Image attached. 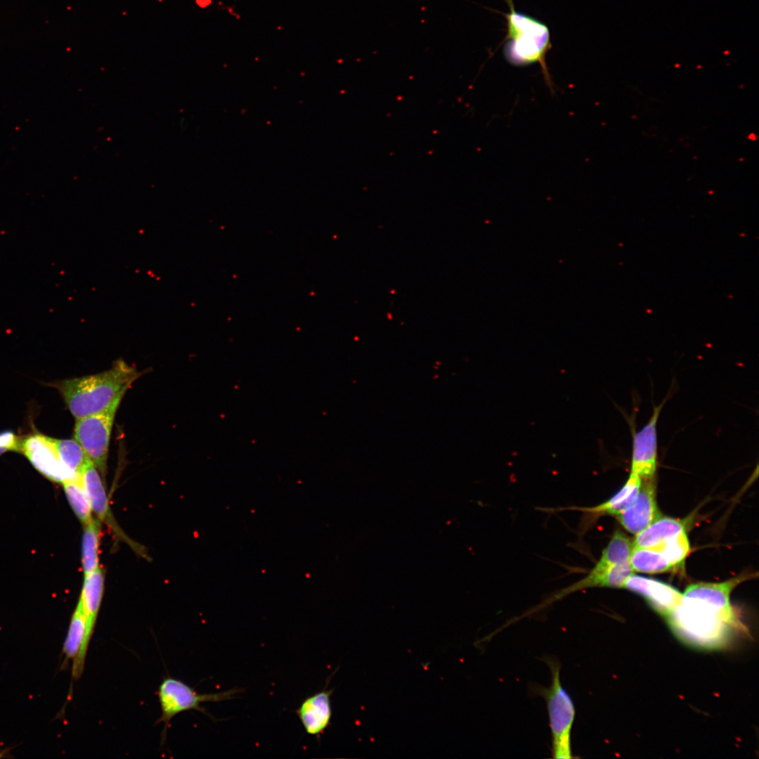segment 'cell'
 <instances>
[{"mask_svg":"<svg viewBox=\"0 0 759 759\" xmlns=\"http://www.w3.org/2000/svg\"><path fill=\"white\" fill-rule=\"evenodd\" d=\"M82 484L90 502L92 512L101 523H105L114 534L121 538L129 545L142 553L138 550V545L131 541L119 528L112 512H111L108 495L99 471L90 460L81 474Z\"/></svg>","mask_w":759,"mask_h":759,"instance_id":"obj_10","label":"cell"},{"mask_svg":"<svg viewBox=\"0 0 759 759\" xmlns=\"http://www.w3.org/2000/svg\"><path fill=\"white\" fill-rule=\"evenodd\" d=\"M675 635L685 644L706 650L726 647L742 624L734 611L723 610L708 602L682 598L665 617Z\"/></svg>","mask_w":759,"mask_h":759,"instance_id":"obj_1","label":"cell"},{"mask_svg":"<svg viewBox=\"0 0 759 759\" xmlns=\"http://www.w3.org/2000/svg\"><path fill=\"white\" fill-rule=\"evenodd\" d=\"M641 485V479L630 474L624 486L606 501L592 507H571L561 510H573L583 512L584 517L588 519V524L592 519L603 515L615 516L629 507L635 500Z\"/></svg>","mask_w":759,"mask_h":759,"instance_id":"obj_14","label":"cell"},{"mask_svg":"<svg viewBox=\"0 0 759 759\" xmlns=\"http://www.w3.org/2000/svg\"><path fill=\"white\" fill-rule=\"evenodd\" d=\"M685 522L671 517H660L636 534L634 547L659 549L663 543L683 529Z\"/></svg>","mask_w":759,"mask_h":759,"instance_id":"obj_17","label":"cell"},{"mask_svg":"<svg viewBox=\"0 0 759 759\" xmlns=\"http://www.w3.org/2000/svg\"><path fill=\"white\" fill-rule=\"evenodd\" d=\"M84 526L82 560L84 573L86 575L99 566L98 548L101 535V522L97 518H93Z\"/></svg>","mask_w":759,"mask_h":759,"instance_id":"obj_19","label":"cell"},{"mask_svg":"<svg viewBox=\"0 0 759 759\" xmlns=\"http://www.w3.org/2000/svg\"><path fill=\"white\" fill-rule=\"evenodd\" d=\"M91 638L87 632L86 617L80 605L77 606L72 615L67 635L63 643L62 654L63 660L61 668L65 669L72 661V675L74 680L82 676L86 654Z\"/></svg>","mask_w":759,"mask_h":759,"instance_id":"obj_11","label":"cell"},{"mask_svg":"<svg viewBox=\"0 0 759 759\" xmlns=\"http://www.w3.org/2000/svg\"><path fill=\"white\" fill-rule=\"evenodd\" d=\"M104 592V574L100 566L84 575V580L78 601L86 617L87 632L91 638L96 626Z\"/></svg>","mask_w":759,"mask_h":759,"instance_id":"obj_15","label":"cell"},{"mask_svg":"<svg viewBox=\"0 0 759 759\" xmlns=\"http://www.w3.org/2000/svg\"><path fill=\"white\" fill-rule=\"evenodd\" d=\"M242 689L234 688L216 693L199 694L193 688L182 681L172 678H165L157 691L158 700L161 708V715L156 723L164 724L165 738L167 729L174 717L184 711L195 710L208 716L207 711L201 706L205 702H220L235 698Z\"/></svg>","mask_w":759,"mask_h":759,"instance_id":"obj_6","label":"cell"},{"mask_svg":"<svg viewBox=\"0 0 759 759\" xmlns=\"http://www.w3.org/2000/svg\"><path fill=\"white\" fill-rule=\"evenodd\" d=\"M629 562L637 572L661 573L674 569L658 549L632 547Z\"/></svg>","mask_w":759,"mask_h":759,"instance_id":"obj_18","label":"cell"},{"mask_svg":"<svg viewBox=\"0 0 759 759\" xmlns=\"http://www.w3.org/2000/svg\"><path fill=\"white\" fill-rule=\"evenodd\" d=\"M20 452L33 467L47 479L58 483L76 475L61 461L56 439L36 433L21 439Z\"/></svg>","mask_w":759,"mask_h":759,"instance_id":"obj_7","label":"cell"},{"mask_svg":"<svg viewBox=\"0 0 759 759\" xmlns=\"http://www.w3.org/2000/svg\"><path fill=\"white\" fill-rule=\"evenodd\" d=\"M623 588L636 592L646 599L659 614L666 617L680 603L682 594L665 583L632 574Z\"/></svg>","mask_w":759,"mask_h":759,"instance_id":"obj_12","label":"cell"},{"mask_svg":"<svg viewBox=\"0 0 759 759\" xmlns=\"http://www.w3.org/2000/svg\"><path fill=\"white\" fill-rule=\"evenodd\" d=\"M552 675L549 687L538 689L546 701L552 735V752L557 759L572 758L571 732L575 718L573 701L562 685L560 665L551 659H545Z\"/></svg>","mask_w":759,"mask_h":759,"instance_id":"obj_4","label":"cell"},{"mask_svg":"<svg viewBox=\"0 0 759 759\" xmlns=\"http://www.w3.org/2000/svg\"><path fill=\"white\" fill-rule=\"evenodd\" d=\"M56 444L63 463L76 475H81L90 461L75 439H57Z\"/></svg>","mask_w":759,"mask_h":759,"instance_id":"obj_21","label":"cell"},{"mask_svg":"<svg viewBox=\"0 0 759 759\" xmlns=\"http://www.w3.org/2000/svg\"><path fill=\"white\" fill-rule=\"evenodd\" d=\"M332 694V689H325L306 698L297 709L296 713L307 734L319 737L329 726Z\"/></svg>","mask_w":759,"mask_h":759,"instance_id":"obj_13","label":"cell"},{"mask_svg":"<svg viewBox=\"0 0 759 759\" xmlns=\"http://www.w3.org/2000/svg\"><path fill=\"white\" fill-rule=\"evenodd\" d=\"M134 367L123 360L96 374L67 379L55 383L68 410L75 419L103 411L115 399L124 396L140 376Z\"/></svg>","mask_w":759,"mask_h":759,"instance_id":"obj_2","label":"cell"},{"mask_svg":"<svg viewBox=\"0 0 759 759\" xmlns=\"http://www.w3.org/2000/svg\"><path fill=\"white\" fill-rule=\"evenodd\" d=\"M21 439L11 431L0 432V446L8 451H20Z\"/></svg>","mask_w":759,"mask_h":759,"instance_id":"obj_23","label":"cell"},{"mask_svg":"<svg viewBox=\"0 0 759 759\" xmlns=\"http://www.w3.org/2000/svg\"><path fill=\"white\" fill-rule=\"evenodd\" d=\"M510 11L505 14L507 35L503 46L506 60L515 66L540 65L545 82L551 91L553 84L545 57L551 48L548 27L539 20L516 11L512 0H506Z\"/></svg>","mask_w":759,"mask_h":759,"instance_id":"obj_3","label":"cell"},{"mask_svg":"<svg viewBox=\"0 0 759 759\" xmlns=\"http://www.w3.org/2000/svg\"><path fill=\"white\" fill-rule=\"evenodd\" d=\"M661 516L656 500L655 477H653L641 479L635 500L614 517L628 531L636 535Z\"/></svg>","mask_w":759,"mask_h":759,"instance_id":"obj_9","label":"cell"},{"mask_svg":"<svg viewBox=\"0 0 759 759\" xmlns=\"http://www.w3.org/2000/svg\"><path fill=\"white\" fill-rule=\"evenodd\" d=\"M63 486L73 512L83 525L86 524L92 520L93 512L81 475L66 480Z\"/></svg>","mask_w":759,"mask_h":759,"instance_id":"obj_20","label":"cell"},{"mask_svg":"<svg viewBox=\"0 0 759 759\" xmlns=\"http://www.w3.org/2000/svg\"><path fill=\"white\" fill-rule=\"evenodd\" d=\"M197 3L199 6L205 7L209 4L210 0H197Z\"/></svg>","mask_w":759,"mask_h":759,"instance_id":"obj_24","label":"cell"},{"mask_svg":"<svg viewBox=\"0 0 759 759\" xmlns=\"http://www.w3.org/2000/svg\"><path fill=\"white\" fill-rule=\"evenodd\" d=\"M7 451H8V450L6 448L0 446V455H2L3 453L7 452Z\"/></svg>","mask_w":759,"mask_h":759,"instance_id":"obj_25","label":"cell"},{"mask_svg":"<svg viewBox=\"0 0 759 759\" xmlns=\"http://www.w3.org/2000/svg\"><path fill=\"white\" fill-rule=\"evenodd\" d=\"M663 404L654 408L648 422L633 435L630 474L641 479L655 477L658 458L656 426Z\"/></svg>","mask_w":759,"mask_h":759,"instance_id":"obj_8","label":"cell"},{"mask_svg":"<svg viewBox=\"0 0 759 759\" xmlns=\"http://www.w3.org/2000/svg\"><path fill=\"white\" fill-rule=\"evenodd\" d=\"M124 396L101 412L76 419L74 438L103 477L107 472L110 441L117 409Z\"/></svg>","mask_w":759,"mask_h":759,"instance_id":"obj_5","label":"cell"},{"mask_svg":"<svg viewBox=\"0 0 759 759\" xmlns=\"http://www.w3.org/2000/svg\"><path fill=\"white\" fill-rule=\"evenodd\" d=\"M748 576V574H743L720 583L691 584L687 587L682 595L685 597L704 600L726 611H733L729 599L731 592Z\"/></svg>","mask_w":759,"mask_h":759,"instance_id":"obj_16","label":"cell"},{"mask_svg":"<svg viewBox=\"0 0 759 759\" xmlns=\"http://www.w3.org/2000/svg\"><path fill=\"white\" fill-rule=\"evenodd\" d=\"M658 550L661 552L673 569L680 567L690 551L685 529L667 540Z\"/></svg>","mask_w":759,"mask_h":759,"instance_id":"obj_22","label":"cell"}]
</instances>
